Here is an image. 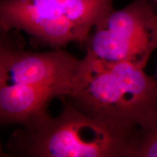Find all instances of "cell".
<instances>
[{
    "instance_id": "cell-1",
    "label": "cell",
    "mask_w": 157,
    "mask_h": 157,
    "mask_svg": "<svg viewBox=\"0 0 157 157\" xmlns=\"http://www.w3.org/2000/svg\"><path fill=\"white\" fill-rule=\"evenodd\" d=\"M78 110L117 132L130 135L157 116V81L127 63L80 60L69 96Z\"/></svg>"
},
{
    "instance_id": "cell-2",
    "label": "cell",
    "mask_w": 157,
    "mask_h": 157,
    "mask_svg": "<svg viewBox=\"0 0 157 157\" xmlns=\"http://www.w3.org/2000/svg\"><path fill=\"white\" fill-rule=\"evenodd\" d=\"M129 137L78 110L71 101L56 117L41 113L15 130L7 156L126 157Z\"/></svg>"
},
{
    "instance_id": "cell-3",
    "label": "cell",
    "mask_w": 157,
    "mask_h": 157,
    "mask_svg": "<svg viewBox=\"0 0 157 157\" xmlns=\"http://www.w3.org/2000/svg\"><path fill=\"white\" fill-rule=\"evenodd\" d=\"M114 0H1L2 31H23L34 42L60 48L85 44L98 21L113 9Z\"/></svg>"
},
{
    "instance_id": "cell-4",
    "label": "cell",
    "mask_w": 157,
    "mask_h": 157,
    "mask_svg": "<svg viewBox=\"0 0 157 157\" xmlns=\"http://www.w3.org/2000/svg\"><path fill=\"white\" fill-rule=\"evenodd\" d=\"M84 45L88 58L144 68L157 50V5L133 0L120 10L112 9L98 21Z\"/></svg>"
},
{
    "instance_id": "cell-5",
    "label": "cell",
    "mask_w": 157,
    "mask_h": 157,
    "mask_svg": "<svg viewBox=\"0 0 157 157\" xmlns=\"http://www.w3.org/2000/svg\"><path fill=\"white\" fill-rule=\"evenodd\" d=\"M1 32L0 82L69 97L80 60L60 48L44 52L24 50L21 44H12L5 33Z\"/></svg>"
},
{
    "instance_id": "cell-6",
    "label": "cell",
    "mask_w": 157,
    "mask_h": 157,
    "mask_svg": "<svg viewBox=\"0 0 157 157\" xmlns=\"http://www.w3.org/2000/svg\"><path fill=\"white\" fill-rule=\"evenodd\" d=\"M57 96L51 92L15 83L0 82L2 125H22L47 111Z\"/></svg>"
},
{
    "instance_id": "cell-7",
    "label": "cell",
    "mask_w": 157,
    "mask_h": 157,
    "mask_svg": "<svg viewBox=\"0 0 157 157\" xmlns=\"http://www.w3.org/2000/svg\"><path fill=\"white\" fill-rule=\"evenodd\" d=\"M126 157H157V116L131 134Z\"/></svg>"
},
{
    "instance_id": "cell-8",
    "label": "cell",
    "mask_w": 157,
    "mask_h": 157,
    "mask_svg": "<svg viewBox=\"0 0 157 157\" xmlns=\"http://www.w3.org/2000/svg\"><path fill=\"white\" fill-rule=\"evenodd\" d=\"M150 1H152L153 2H154L155 4H156L157 5V0H150Z\"/></svg>"
},
{
    "instance_id": "cell-9",
    "label": "cell",
    "mask_w": 157,
    "mask_h": 157,
    "mask_svg": "<svg viewBox=\"0 0 157 157\" xmlns=\"http://www.w3.org/2000/svg\"><path fill=\"white\" fill-rule=\"evenodd\" d=\"M156 81H157V71H156Z\"/></svg>"
}]
</instances>
